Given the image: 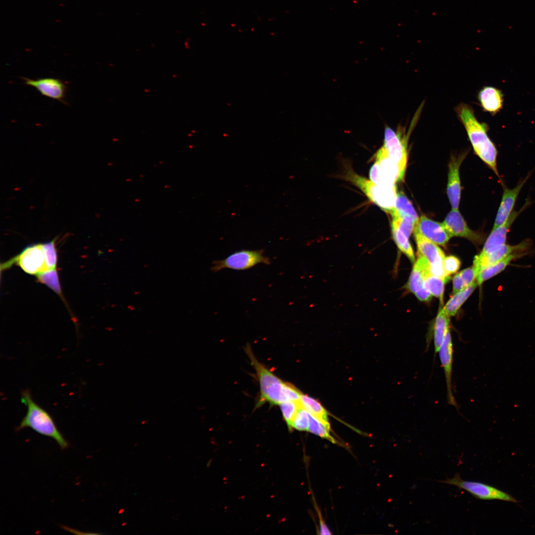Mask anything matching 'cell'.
Instances as JSON below:
<instances>
[{"instance_id":"6da1fadb","label":"cell","mask_w":535,"mask_h":535,"mask_svg":"<svg viewBox=\"0 0 535 535\" xmlns=\"http://www.w3.org/2000/svg\"><path fill=\"white\" fill-rule=\"evenodd\" d=\"M455 111L463 125L475 154L494 172L502 181L499 174L497 158L498 151L487 135L488 125L476 118L473 108L465 103H460Z\"/></svg>"},{"instance_id":"7a4b0ae2","label":"cell","mask_w":535,"mask_h":535,"mask_svg":"<svg viewBox=\"0 0 535 535\" xmlns=\"http://www.w3.org/2000/svg\"><path fill=\"white\" fill-rule=\"evenodd\" d=\"M21 402L26 406L27 412L16 428V431L30 428L41 435L53 439L62 450L69 447V442L58 430L52 416L34 401L28 389L22 391Z\"/></svg>"},{"instance_id":"3957f363","label":"cell","mask_w":535,"mask_h":535,"mask_svg":"<svg viewBox=\"0 0 535 535\" xmlns=\"http://www.w3.org/2000/svg\"><path fill=\"white\" fill-rule=\"evenodd\" d=\"M246 353L252 366L256 371L260 387V395L257 407L266 402L272 405H279L287 402V382H284L260 362L255 356L249 345L245 348Z\"/></svg>"},{"instance_id":"277c9868","label":"cell","mask_w":535,"mask_h":535,"mask_svg":"<svg viewBox=\"0 0 535 535\" xmlns=\"http://www.w3.org/2000/svg\"><path fill=\"white\" fill-rule=\"evenodd\" d=\"M349 179L364 192L373 203L390 214L393 211L396 198V188L377 185L355 173L349 175Z\"/></svg>"},{"instance_id":"5b68a950","label":"cell","mask_w":535,"mask_h":535,"mask_svg":"<svg viewBox=\"0 0 535 535\" xmlns=\"http://www.w3.org/2000/svg\"><path fill=\"white\" fill-rule=\"evenodd\" d=\"M439 482L455 486L470 493L475 497L486 500H499L517 503L519 501L511 495L492 486L481 482L463 480L458 473Z\"/></svg>"},{"instance_id":"8992f818","label":"cell","mask_w":535,"mask_h":535,"mask_svg":"<svg viewBox=\"0 0 535 535\" xmlns=\"http://www.w3.org/2000/svg\"><path fill=\"white\" fill-rule=\"evenodd\" d=\"M270 263V259L264 255L263 250L243 249L231 254L224 259L214 261L211 269L214 272L224 268L243 270L259 264L269 265Z\"/></svg>"},{"instance_id":"52a82bcc","label":"cell","mask_w":535,"mask_h":535,"mask_svg":"<svg viewBox=\"0 0 535 535\" xmlns=\"http://www.w3.org/2000/svg\"><path fill=\"white\" fill-rule=\"evenodd\" d=\"M16 263L27 273L37 275L47 269L45 257L42 244L25 247L16 257L4 264V268Z\"/></svg>"},{"instance_id":"ba28073f","label":"cell","mask_w":535,"mask_h":535,"mask_svg":"<svg viewBox=\"0 0 535 535\" xmlns=\"http://www.w3.org/2000/svg\"><path fill=\"white\" fill-rule=\"evenodd\" d=\"M418 253L428 261L432 274L437 276L447 282L450 279L444 269L443 262L445 258L443 251L436 244L424 237L418 232L414 231Z\"/></svg>"},{"instance_id":"9c48e42d","label":"cell","mask_w":535,"mask_h":535,"mask_svg":"<svg viewBox=\"0 0 535 535\" xmlns=\"http://www.w3.org/2000/svg\"><path fill=\"white\" fill-rule=\"evenodd\" d=\"M530 204L531 202L529 199H527L524 206L519 211H513L509 218L504 224L496 228H492L491 233L484 243L482 251L476 257L481 258L486 256L506 244L507 234L511 226L520 214Z\"/></svg>"},{"instance_id":"30bf717a","label":"cell","mask_w":535,"mask_h":535,"mask_svg":"<svg viewBox=\"0 0 535 535\" xmlns=\"http://www.w3.org/2000/svg\"><path fill=\"white\" fill-rule=\"evenodd\" d=\"M429 272L431 271L428 261L418 253V258L413 267L407 287L422 301H429L431 298V295L424 286L425 277Z\"/></svg>"},{"instance_id":"8fae6325","label":"cell","mask_w":535,"mask_h":535,"mask_svg":"<svg viewBox=\"0 0 535 535\" xmlns=\"http://www.w3.org/2000/svg\"><path fill=\"white\" fill-rule=\"evenodd\" d=\"M532 174H528L523 180L520 181L515 187L510 189L504 184H502L503 191L492 228H496L504 224L513 212L518 197L527 180Z\"/></svg>"},{"instance_id":"7c38bea8","label":"cell","mask_w":535,"mask_h":535,"mask_svg":"<svg viewBox=\"0 0 535 535\" xmlns=\"http://www.w3.org/2000/svg\"><path fill=\"white\" fill-rule=\"evenodd\" d=\"M21 78L24 81V84L36 88L43 96L66 103L64 100L67 86L61 80L50 77L36 80L26 77Z\"/></svg>"},{"instance_id":"4fadbf2b","label":"cell","mask_w":535,"mask_h":535,"mask_svg":"<svg viewBox=\"0 0 535 535\" xmlns=\"http://www.w3.org/2000/svg\"><path fill=\"white\" fill-rule=\"evenodd\" d=\"M442 224L451 237H463L475 243L482 241L481 235L468 227L458 209H452L447 214Z\"/></svg>"},{"instance_id":"5bb4252c","label":"cell","mask_w":535,"mask_h":535,"mask_svg":"<svg viewBox=\"0 0 535 535\" xmlns=\"http://www.w3.org/2000/svg\"><path fill=\"white\" fill-rule=\"evenodd\" d=\"M441 366L444 370L447 388V399L448 404L457 409V404L452 391V374L453 347L450 329L447 331L443 342L438 352Z\"/></svg>"},{"instance_id":"9a60e30c","label":"cell","mask_w":535,"mask_h":535,"mask_svg":"<svg viewBox=\"0 0 535 535\" xmlns=\"http://www.w3.org/2000/svg\"><path fill=\"white\" fill-rule=\"evenodd\" d=\"M414 231L442 246H445L451 238L442 223L434 221L425 215H422L419 218Z\"/></svg>"},{"instance_id":"2e32d148","label":"cell","mask_w":535,"mask_h":535,"mask_svg":"<svg viewBox=\"0 0 535 535\" xmlns=\"http://www.w3.org/2000/svg\"><path fill=\"white\" fill-rule=\"evenodd\" d=\"M531 245V242L529 239H526L515 245L506 243L486 256L481 258L475 256L473 266L476 268L479 274L483 268L504 259L512 254L523 252L528 249Z\"/></svg>"},{"instance_id":"e0dca14e","label":"cell","mask_w":535,"mask_h":535,"mask_svg":"<svg viewBox=\"0 0 535 535\" xmlns=\"http://www.w3.org/2000/svg\"><path fill=\"white\" fill-rule=\"evenodd\" d=\"M465 155L452 156L448 164L447 194L452 209H458L461 198L459 174L460 165Z\"/></svg>"},{"instance_id":"ac0fdd59","label":"cell","mask_w":535,"mask_h":535,"mask_svg":"<svg viewBox=\"0 0 535 535\" xmlns=\"http://www.w3.org/2000/svg\"><path fill=\"white\" fill-rule=\"evenodd\" d=\"M478 98L483 110L492 115L499 112L502 107L503 96L502 92L496 88L483 87L479 92Z\"/></svg>"},{"instance_id":"d6986e66","label":"cell","mask_w":535,"mask_h":535,"mask_svg":"<svg viewBox=\"0 0 535 535\" xmlns=\"http://www.w3.org/2000/svg\"><path fill=\"white\" fill-rule=\"evenodd\" d=\"M375 156L376 162L385 176L395 183L403 180L397 165L388 157L382 146Z\"/></svg>"},{"instance_id":"ffe728a7","label":"cell","mask_w":535,"mask_h":535,"mask_svg":"<svg viewBox=\"0 0 535 535\" xmlns=\"http://www.w3.org/2000/svg\"><path fill=\"white\" fill-rule=\"evenodd\" d=\"M450 317L443 308L439 310L434 325L433 343L434 356L438 352L447 331L449 330Z\"/></svg>"},{"instance_id":"44dd1931","label":"cell","mask_w":535,"mask_h":535,"mask_svg":"<svg viewBox=\"0 0 535 535\" xmlns=\"http://www.w3.org/2000/svg\"><path fill=\"white\" fill-rule=\"evenodd\" d=\"M520 254V253L512 254L504 259L483 268L476 278L478 285H481L485 281L503 271L512 260L521 256Z\"/></svg>"},{"instance_id":"7402d4cb","label":"cell","mask_w":535,"mask_h":535,"mask_svg":"<svg viewBox=\"0 0 535 535\" xmlns=\"http://www.w3.org/2000/svg\"><path fill=\"white\" fill-rule=\"evenodd\" d=\"M478 286L475 281L466 286L461 291L453 295L443 307L447 315L450 317L455 316L460 307Z\"/></svg>"},{"instance_id":"603a6c76","label":"cell","mask_w":535,"mask_h":535,"mask_svg":"<svg viewBox=\"0 0 535 535\" xmlns=\"http://www.w3.org/2000/svg\"><path fill=\"white\" fill-rule=\"evenodd\" d=\"M390 214L392 216L410 217L416 223L419 219L412 204L402 192L397 193L394 208Z\"/></svg>"},{"instance_id":"cb8c5ba5","label":"cell","mask_w":535,"mask_h":535,"mask_svg":"<svg viewBox=\"0 0 535 535\" xmlns=\"http://www.w3.org/2000/svg\"><path fill=\"white\" fill-rule=\"evenodd\" d=\"M299 401L310 414L324 423L329 424L327 412L318 401L302 393Z\"/></svg>"},{"instance_id":"d4e9b609","label":"cell","mask_w":535,"mask_h":535,"mask_svg":"<svg viewBox=\"0 0 535 535\" xmlns=\"http://www.w3.org/2000/svg\"><path fill=\"white\" fill-rule=\"evenodd\" d=\"M391 226L393 239L397 246L412 262H414L415 258L413 248L409 240V237L392 221Z\"/></svg>"},{"instance_id":"484cf974","label":"cell","mask_w":535,"mask_h":535,"mask_svg":"<svg viewBox=\"0 0 535 535\" xmlns=\"http://www.w3.org/2000/svg\"><path fill=\"white\" fill-rule=\"evenodd\" d=\"M307 431L333 443H336V440L330 434V424L324 423L310 414Z\"/></svg>"},{"instance_id":"4316f807","label":"cell","mask_w":535,"mask_h":535,"mask_svg":"<svg viewBox=\"0 0 535 535\" xmlns=\"http://www.w3.org/2000/svg\"><path fill=\"white\" fill-rule=\"evenodd\" d=\"M447 281L429 272L425 277L424 286L431 295L438 298L441 303H442L444 284Z\"/></svg>"},{"instance_id":"83f0119b","label":"cell","mask_w":535,"mask_h":535,"mask_svg":"<svg viewBox=\"0 0 535 535\" xmlns=\"http://www.w3.org/2000/svg\"><path fill=\"white\" fill-rule=\"evenodd\" d=\"M39 281L61 296V289L56 268L46 269L37 275Z\"/></svg>"},{"instance_id":"f1b7e54d","label":"cell","mask_w":535,"mask_h":535,"mask_svg":"<svg viewBox=\"0 0 535 535\" xmlns=\"http://www.w3.org/2000/svg\"><path fill=\"white\" fill-rule=\"evenodd\" d=\"M300 401H287L279 405L283 418L289 429H291V423L298 409L300 406Z\"/></svg>"},{"instance_id":"f546056e","label":"cell","mask_w":535,"mask_h":535,"mask_svg":"<svg viewBox=\"0 0 535 535\" xmlns=\"http://www.w3.org/2000/svg\"><path fill=\"white\" fill-rule=\"evenodd\" d=\"M42 245L44 252L47 269L55 268L57 257L54 240Z\"/></svg>"},{"instance_id":"4dcf8cb0","label":"cell","mask_w":535,"mask_h":535,"mask_svg":"<svg viewBox=\"0 0 535 535\" xmlns=\"http://www.w3.org/2000/svg\"><path fill=\"white\" fill-rule=\"evenodd\" d=\"M309 421V413L300 405L292 422L291 429L294 428L300 431H307Z\"/></svg>"},{"instance_id":"1f68e13d","label":"cell","mask_w":535,"mask_h":535,"mask_svg":"<svg viewBox=\"0 0 535 535\" xmlns=\"http://www.w3.org/2000/svg\"><path fill=\"white\" fill-rule=\"evenodd\" d=\"M461 262L459 259L454 256L445 257L443 262L444 269L446 274H450L456 272L460 268Z\"/></svg>"},{"instance_id":"d6a6232c","label":"cell","mask_w":535,"mask_h":535,"mask_svg":"<svg viewBox=\"0 0 535 535\" xmlns=\"http://www.w3.org/2000/svg\"><path fill=\"white\" fill-rule=\"evenodd\" d=\"M459 273L467 286L475 282L478 275V271L473 266L466 268Z\"/></svg>"},{"instance_id":"836d02e7","label":"cell","mask_w":535,"mask_h":535,"mask_svg":"<svg viewBox=\"0 0 535 535\" xmlns=\"http://www.w3.org/2000/svg\"><path fill=\"white\" fill-rule=\"evenodd\" d=\"M466 286L459 273L456 274L453 278V295L461 291Z\"/></svg>"},{"instance_id":"e575fe53","label":"cell","mask_w":535,"mask_h":535,"mask_svg":"<svg viewBox=\"0 0 535 535\" xmlns=\"http://www.w3.org/2000/svg\"><path fill=\"white\" fill-rule=\"evenodd\" d=\"M314 504H315V507L317 513V514L318 515V517H319V525H320L319 532H320V534H321V535H330V534H331V533H330L329 530L327 528V526H326V525L325 524L324 521L323 520V518H322V517L321 516V512L320 510L318 508V507L317 504H316V503H315Z\"/></svg>"}]
</instances>
